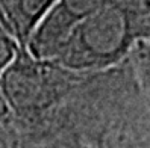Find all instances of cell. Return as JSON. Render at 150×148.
<instances>
[{"label": "cell", "mask_w": 150, "mask_h": 148, "mask_svg": "<svg viewBox=\"0 0 150 148\" xmlns=\"http://www.w3.org/2000/svg\"><path fill=\"white\" fill-rule=\"evenodd\" d=\"M83 74L52 59L35 58L26 46L0 74V92L12 118L15 133H28L42 124L71 94Z\"/></svg>", "instance_id": "obj_1"}, {"label": "cell", "mask_w": 150, "mask_h": 148, "mask_svg": "<svg viewBox=\"0 0 150 148\" xmlns=\"http://www.w3.org/2000/svg\"><path fill=\"white\" fill-rule=\"evenodd\" d=\"M137 33H147V26L114 0L79 23L52 60L81 74L106 71L125 55Z\"/></svg>", "instance_id": "obj_2"}, {"label": "cell", "mask_w": 150, "mask_h": 148, "mask_svg": "<svg viewBox=\"0 0 150 148\" xmlns=\"http://www.w3.org/2000/svg\"><path fill=\"white\" fill-rule=\"evenodd\" d=\"M114 0H56L26 42L35 58L52 59L76 26Z\"/></svg>", "instance_id": "obj_3"}, {"label": "cell", "mask_w": 150, "mask_h": 148, "mask_svg": "<svg viewBox=\"0 0 150 148\" xmlns=\"http://www.w3.org/2000/svg\"><path fill=\"white\" fill-rule=\"evenodd\" d=\"M18 47H20V44L0 24V74L11 64V60L17 55Z\"/></svg>", "instance_id": "obj_4"}, {"label": "cell", "mask_w": 150, "mask_h": 148, "mask_svg": "<svg viewBox=\"0 0 150 148\" xmlns=\"http://www.w3.org/2000/svg\"><path fill=\"white\" fill-rule=\"evenodd\" d=\"M49 148H77L74 145H68V144H58V142H52V144H47Z\"/></svg>", "instance_id": "obj_5"}, {"label": "cell", "mask_w": 150, "mask_h": 148, "mask_svg": "<svg viewBox=\"0 0 150 148\" xmlns=\"http://www.w3.org/2000/svg\"><path fill=\"white\" fill-rule=\"evenodd\" d=\"M0 141H8V139H6V137L2 135V133H0Z\"/></svg>", "instance_id": "obj_6"}]
</instances>
